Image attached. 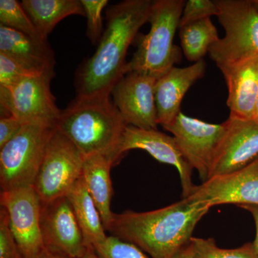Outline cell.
<instances>
[{"mask_svg":"<svg viewBox=\"0 0 258 258\" xmlns=\"http://www.w3.org/2000/svg\"><path fill=\"white\" fill-rule=\"evenodd\" d=\"M152 0H125L106 10V28L96 52L76 73L77 97L111 95L113 88L125 74L127 50L149 23Z\"/></svg>","mask_w":258,"mask_h":258,"instance_id":"1","label":"cell"},{"mask_svg":"<svg viewBox=\"0 0 258 258\" xmlns=\"http://www.w3.org/2000/svg\"><path fill=\"white\" fill-rule=\"evenodd\" d=\"M210 208L205 202L181 199L152 211L113 213L106 230L151 258H174L190 243L195 227Z\"/></svg>","mask_w":258,"mask_h":258,"instance_id":"2","label":"cell"},{"mask_svg":"<svg viewBox=\"0 0 258 258\" xmlns=\"http://www.w3.org/2000/svg\"><path fill=\"white\" fill-rule=\"evenodd\" d=\"M126 123L111 95L77 97L62 110L56 128L79 149L83 157L102 154L118 162Z\"/></svg>","mask_w":258,"mask_h":258,"instance_id":"3","label":"cell"},{"mask_svg":"<svg viewBox=\"0 0 258 258\" xmlns=\"http://www.w3.org/2000/svg\"><path fill=\"white\" fill-rule=\"evenodd\" d=\"M185 3L184 0L153 1L149 20L150 30L147 35H137V50L127 64L128 73L158 80L179 62L181 50L174 45V37Z\"/></svg>","mask_w":258,"mask_h":258,"instance_id":"4","label":"cell"},{"mask_svg":"<svg viewBox=\"0 0 258 258\" xmlns=\"http://www.w3.org/2000/svg\"><path fill=\"white\" fill-rule=\"evenodd\" d=\"M225 35L210 48L217 67L258 55V12L250 0H215Z\"/></svg>","mask_w":258,"mask_h":258,"instance_id":"5","label":"cell"},{"mask_svg":"<svg viewBox=\"0 0 258 258\" xmlns=\"http://www.w3.org/2000/svg\"><path fill=\"white\" fill-rule=\"evenodd\" d=\"M55 128L24 124L18 135L0 149L2 191L34 186L47 143Z\"/></svg>","mask_w":258,"mask_h":258,"instance_id":"6","label":"cell"},{"mask_svg":"<svg viewBox=\"0 0 258 258\" xmlns=\"http://www.w3.org/2000/svg\"><path fill=\"white\" fill-rule=\"evenodd\" d=\"M51 75H32L8 88L0 87L4 115H13L23 124L56 128L61 111L51 91Z\"/></svg>","mask_w":258,"mask_h":258,"instance_id":"7","label":"cell"},{"mask_svg":"<svg viewBox=\"0 0 258 258\" xmlns=\"http://www.w3.org/2000/svg\"><path fill=\"white\" fill-rule=\"evenodd\" d=\"M84 159L79 149L55 128L33 186L42 204L67 196L82 176Z\"/></svg>","mask_w":258,"mask_h":258,"instance_id":"8","label":"cell"},{"mask_svg":"<svg viewBox=\"0 0 258 258\" xmlns=\"http://www.w3.org/2000/svg\"><path fill=\"white\" fill-rule=\"evenodd\" d=\"M220 124L207 123L180 113L174 121L164 127L170 132L183 155L203 182L208 181L212 163L226 131Z\"/></svg>","mask_w":258,"mask_h":258,"instance_id":"9","label":"cell"},{"mask_svg":"<svg viewBox=\"0 0 258 258\" xmlns=\"http://www.w3.org/2000/svg\"><path fill=\"white\" fill-rule=\"evenodd\" d=\"M2 208L8 212L12 235L25 258H38L45 250L40 229L42 203L33 186L0 194Z\"/></svg>","mask_w":258,"mask_h":258,"instance_id":"10","label":"cell"},{"mask_svg":"<svg viewBox=\"0 0 258 258\" xmlns=\"http://www.w3.org/2000/svg\"><path fill=\"white\" fill-rule=\"evenodd\" d=\"M184 200L220 205H258V157L239 170L196 185Z\"/></svg>","mask_w":258,"mask_h":258,"instance_id":"11","label":"cell"},{"mask_svg":"<svg viewBox=\"0 0 258 258\" xmlns=\"http://www.w3.org/2000/svg\"><path fill=\"white\" fill-rule=\"evenodd\" d=\"M156 81L149 76L129 72L112 89L113 103L127 125L147 130L157 129Z\"/></svg>","mask_w":258,"mask_h":258,"instance_id":"12","label":"cell"},{"mask_svg":"<svg viewBox=\"0 0 258 258\" xmlns=\"http://www.w3.org/2000/svg\"><path fill=\"white\" fill-rule=\"evenodd\" d=\"M132 149H142L154 159L164 164L174 166L177 169L182 189V199L187 198L195 185L192 181L193 168L185 159L175 139L157 129H142L128 125L118 152V161Z\"/></svg>","mask_w":258,"mask_h":258,"instance_id":"13","label":"cell"},{"mask_svg":"<svg viewBox=\"0 0 258 258\" xmlns=\"http://www.w3.org/2000/svg\"><path fill=\"white\" fill-rule=\"evenodd\" d=\"M40 229L46 248L71 258L82 257L89 248L67 197L42 204Z\"/></svg>","mask_w":258,"mask_h":258,"instance_id":"14","label":"cell"},{"mask_svg":"<svg viewBox=\"0 0 258 258\" xmlns=\"http://www.w3.org/2000/svg\"><path fill=\"white\" fill-rule=\"evenodd\" d=\"M209 179L242 169L258 157V123L229 117Z\"/></svg>","mask_w":258,"mask_h":258,"instance_id":"15","label":"cell"},{"mask_svg":"<svg viewBox=\"0 0 258 258\" xmlns=\"http://www.w3.org/2000/svg\"><path fill=\"white\" fill-rule=\"evenodd\" d=\"M228 89L227 105L230 116L253 120L258 98V55L218 68Z\"/></svg>","mask_w":258,"mask_h":258,"instance_id":"16","label":"cell"},{"mask_svg":"<svg viewBox=\"0 0 258 258\" xmlns=\"http://www.w3.org/2000/svg\"><path fill=\"white\" fill-rule=\"evenodd\" d=\"M206 71L204 60L185 68L174 66L157 80L154 87L158 124L166 126L181 113L183 98L190 88L202 79Z\"/></svg>","mask_w":258,"mask_h":258,"instance_id":"17","label":"cell"},{"mask_svg":"<svg viewBox=\"0 0 258 258\" xmlns=\"http://www.w3.org/2000/svg\"><path fill=\"white\" fill-rule=\"evenodd\" d=\"M0 52L36 75L55 76V59L48 41H40L0 25Z\"/></svg>","mask_w":258,"mask_h":258,"instance_id":"18","label":"cell"},{"mask_svg":"<svg viewBox=\"0 0 258 258\" xmlns=\"http://www.w3.org/2000/svg\"><path fill=\"white\" fill-rule=\"evenodd\" d=\"M114 164L111 157L102 154L85 157L83 162V180L98 208L105 229L113 215L111 208L113 194L111 169Z\"/></svg>","mask_w":258,"mask_h":258,"instance_id":"19","label":"cell"},{"mask_svg":"<svg viewBox=\"0 0 258 258\" xmlns=\"http://www.w3.org/2000/svg\"><path fill=\"white\" fill-rule=\"evenodd\" d=\"M88 247L106 240L108 235L96 203L86 187L83 176L67 195Z\"/></svg>","mask_w":258,"mask_h":258,"instance_id":"20","label":"cell"},{"mask_svg":"<svg viewBox=\"0 0 258 258\" xmlns=\"http://www.w3.org/2000/svg\"><path fill=\"white\" fill-rule=\"evenodd\" d=\"M22 6L44 40L56 25L71 15L86 17L81 0H23Z\"/></svg>","mask_w":258,"mask_h":258,"instance_id":"21","label":"cell"},{"mask_svg":"<svg viewBox=\"0 0 258 258\" xmlns=\"http://www.w3.org/2000/svg\"><path fill=\"white\" fill-rule=\"evenodd\" d=\"M179 38L185 57L194 63L203 60L210 48L220 40L216 27L210 18L181 27Z\"/></svg>","mask_w":258,"mask_h":258,"instance_id":"22","label":"cell"},{"mask_svg":"<svg viewBox=\"0 0 258 258\" xmlns=\"http://www.w3.org/2000/svg\"><path fill=\"white\" fill-rule=\"evenodd\" d=\"M0 25L22 32L35 40L48 41L39 34L21 3L17 0H0Z\"/></svg>","mask_w":258,"mask_h":258,"instance_id":"23","label":"cell"},{"mask_svg":"<svg viewBox=\"0 0 258 258\" xmlns=\"http://www.w3.org/2000/svg\"><path fill=\"white\" fill-rule=\"evenodd\" d=\"M190 247L193 258H258L253 243H246L235 249L220 248L213 238L191 237Z\"/></svg>","mask_w":258,"mask_h":258,"instance_id":"24","label":"cell"},{"mask_svg":"<svg viewBox=\"0 0 258 258\" xmlns=\"http://www.w3.org/2000/svg\"><path fill=\"white\" fill-rule=\"evenodd\" d=\"M93 248L98 258H151L134 244L112 235Z\"/></svg>","mask_w":258,"mask_h":258,"instance_id":"25","label":"cell"},{"mask_svg":"<svg viewBox=\"0 0 258 258\" xmlns=\"http://www.w3.org/2000/svg\"><path fill=\"white\" fill-rule=\"evenodd\" d=\"M87 18V35L91 43L98 45L103 36L102 12L108 5V0H81Z\"/></svg>","mask_w":258,"mask_h":258,"instance_id":"26","label":"cell"},{"mask_svg":"<svg viewBox=\"0 0 258 258\" xmlns=\"http://www.w3.org/2000/svg\"><path fill=\"white\" fill-rule=\"evenodd\" d=\"M218 7L215 0H188L185 3L179 28L188 24L218 15Z\"/></svg>","mask_w":258,"mask_h":258,"instance_id":"27","label":"cell"},{"mask_svg":"<svg viewBox=\"0 0 258 258\" xmlns=\"http://www.w3.org/2000/svg\"><path fill=\"white\" fill-rule=\"evenodd\" d=\"M33 74L9 56L0 52V87L8 88Z\"/></svg>","mask_w":258,"mask_h":258,"instance_id":"28","label":"cell"},{"mask_svg":"<svg viewBox=\"0 0 258 258\" xmlns=\"http://www.w3.org/2000/svg\"><path fill=\"white\" fill-rule=\"evenodd\" d=\"M0 258H25L12 235L8 212L0 210Z\"/></svg>","mask_w":258,"mask_h":258,"instance_id":"29","label":"cell"},{"mask_svg":"<svg viewBox=\"0 0 258 258\" xmlns=\"http://www.w3.org/2000/svg\"><path fill=\"white\" fill-rule=\"evenodd\" d=\"M23 123L13 115L0 118V149L15 138L23 127Z\"/></svg>","mask_w":258,"mask_h":258,"instance_id":"30","label":"cell"},{"mask_svg":"<svg viewBox=\"0 0 258 258\" xmlns=\"http://www.w3.org/2000/svg\"><path fill=\"white\" fill-rule=\"evenodd\" d=\"M240 208L244 209L253 217L256 227V237L253 242L254 249L258 254V205H242Z\"/></svg>","mask_w":258,"mask_h":258,"instance_id":"31","label":"cell"},{"mask_svg":"<svg viewBox=\"0 0 258 258\" xmlns=\"http://www.w3.org/2000/svg\"><path fill=\"white\" fill-rule=\"evenodd\" d=\"M38 258H71L58 251L45 248Z\"/></svg>","mask_w":258,"mask_h":258,"instance_id":"32","label":"cell"},{"mask_svg":"<svg viewBox=\"0 0 258 258\" xmlns=\"http://www.w3.org/2000/svg\"><path fill=\"white\" fill-rule=\"evenodd\" d=\"M174 258H193L192 251L190 244H188L184 248L181 249Z\"/></svg>","mask_w":258,"mask_h":258,"instance_id":"33","label":"cell"},{"mask_svg":"<svg viewBox=\"0 0 258 258\" xmlns=\"http://www.w3.org/2000/svg\"><path fill=\"white\" fill-rule=\"evenodd\" d=\"M81 258H98L93 247H89L86 253Z\"/></svg>","mask_w":258,"mask_h":258,"instance_id":"34","label":"cell"},{"mask_svg":"<svg viewBox=\"0 0 258 258\" xmlns=\"http://www.w3.org/2000/svg\"><path fill=\"white\" fill-rule=\"evenodd\" d=\"M253 120L258 123V98L257 100V103H256L255 110H254Z\"/></svg>","mask_w":258,"mask_h":258,"instance_id":"35","label":"cell"},{"mask_svg":"<svg viewBox=\"0 0 258 258\" xmlns=\"http://www.w3.org/2000/svg\"><path fill=\"white\" fill-rule=\"evenodd\" d=\"M251 3L253 5L254 8L258 12V0H250Z\"/></svg>","mask_w":258,"mask_h":258,"instance_id":"36","label":"cell"}]
</instances>
